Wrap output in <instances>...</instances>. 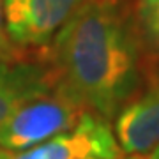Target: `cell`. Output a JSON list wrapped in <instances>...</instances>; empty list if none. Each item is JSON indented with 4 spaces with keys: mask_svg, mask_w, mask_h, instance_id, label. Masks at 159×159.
<instances>
[{
    "mask_svg": "<svg viewBox=\"0 0 159 159\" xmlns=\"http://www.w3.org/2000/svg\"><path fill=\"white\" fill-rule=\"evenodd\" d=\"M41 60L87 110L117 117L150 71L136 25L119 0H92L64 27Z\"/></svg>",
    "mask_w": 159,
    "mask_h": 159,
    "instance_id": "6da1fadb",
    "label": "cell"
},
{
    "mask_svg": "<svg viewBox=\"0 0 159 159\" xmlns=\"http://www.w3.org/2000/svg\"><path fill=\"white\" fill-rule=\"evenodd\" d=\"M85 111L51 74L50 83L21 102L0 125V147L9 152L29 150L74 127Z\"/></svg>",
    "mask_w": 159,
    "mask_h": 159,
    "instance_id": "7a4b0ae2",
    "label": "cell"
},
{
    "mask_svg": "<svg viewBox=\"0 0 159 159\" xmlns=\"http://www.w3.org/2000/svg\"><path fill=\"white\" fill-rule=\"evenodd\" d=\"M92 0H4L12 43L41 60L55 35Z\"/></svg>",
    "mask_w": 159,
    "mask_h": 159,
    "instance_id": "3957f363",
    "label": "cell"
},
{
    "mask_svg": "<svg viewBox=\"0 0 159 159\" xmlns=\"http://www.w3.org/2000/svg\"><path fill=\"white\" fill-rule=\"evenodd\" d=\"M120 159L122 150L110 120L87 110L74 127L23 152H9V159Z\"/></svg>",
    "mask_w": 159,
    "mask_h": 159,
    "instance_id": "277c9868",
    "label": "cell"
},
{
    "mask_svg": "<svg viewBox=\"0 0 159 159\" xmlns=\"http://www.w3.org/2000/svg\"><path fill=\"white\" fill-rule=\"evenodd\" d=\"M113 133L122 154H150L159 147V67L150 66L142 89L115 117Z\"/></svg>",
    "mask_w": 159,
    "mask_h": 159,
    "instance_id": "5b68a950",
    "label": "cell"
},
{
    "mask_svg": "<svg viewBox=\"0 0 159 159\" xmlns=\"http://www.w3.org/2000/svg\"><path fill=\"white\" fill-rule=\"evenodd\" d=\"M51 81V71L43 60L0 62V125L29 97Z\"/></svg>",
    "mask_w": 159,
    "mask_h": 159,
    "instance_id": "8992f818",
    "label": "cell"
},
{
    "mask_svg": "<svg viewBox=\"0 0 159 159\" xmlns=\"http://www.w3.org/2000/svg\"><path fill=\"white\" fill-rule=\"evenodd\" d=\"M133 20L148 64L159 67V0H138Z\"/></svg>",
    "mask_w": 159,
    "mask_h": 159,
    "instance_id": "52a82bcc",
    "label": "cell"
},
{
    "mask_svg": "<svg viewBox=\"0 0 159 159\" xmlns=\"http://www.w3.org/2000/svg\"><path fill=\"white\" fill-rule=\"evenodd\" d=\"M25 60H32V57L12 43L11 35L7 32V25H6L4 0H0V62L14 64V62H25Z\"/></svg>",
    "mask_w": 159,
    "mask_h": 159,
    "instance_id": "ba28073f",
    "label": "cell"
},
{
    "mask_svg": "<svg viewBox=\"0 0 159 159\" xmlns=\"http://www.w3.org/2000/svg\"><path fill=\"white\" fill-rule=\"evenodd\" d=\"M120 159H148L147 154H125L124 157Z\"/></svg>",
    "mask_w": 159,
    "mask_h": 159,
    "instance_id": "9c48e42d",
    "label": "cell"
},
{
    "mask_svg": "<svg viewBox=\"0 0 159 159\" xmlns=\"http://www.w3.org/2000/svg\"><path fill=\"white\" fill-rule=\"evenodd\" d=\"M0 159H9V150L0 147Z\"/></svg>",
    "mask_w": 159,
    "mask_h": 159,
    "instance_id": "30bf717a",
    "label": "cell"
},
{
    "mask_svg": "<svg viewBox=\"0 0 159 159\" xmlns=\"http://www.w3.org/2000/svg\"><path fill=\"white\" fill-rule=\"evenodd\" d=\"M148 159H159V147H157V148H154L152 152H150Z\"/></svg>",
    "mask_w": 159,
    "mask_h": 159,
    "instance_id": "8fae6325",
    "label": "cell"
},
{
    "mask_svg": "<svg viewBox=\"0 0 159 159\" xmlns=\"http://www.w3.org/2000/svg\"><path fill=\"white\" fill-rule=\"evenodd\" d=\"M87 159H99V157H87Z\"/></svg>",
    "mask_w": 159,
    "mask_h": 159,
    "instance_id": "7c38bea8",
    "label": "cell"
}]
</instances>
